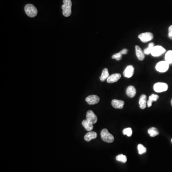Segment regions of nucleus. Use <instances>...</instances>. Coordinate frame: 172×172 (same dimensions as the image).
<instances>
[{
  "instance_id": "obj_1",
  "label": "nucleus",
  "mask_w": 172,
  "mask_h": 172,
  "mask_svg": "<svg viewBox=\"0 0 172 172\" xmlns=\"http://www.w3.org/2000/svg\"><path fill=\"white\" fill-rule=\"evenodd\" d=\"M64 4L62 6V14L65 17H69L71 14L72 1L71 0H63Z\"/></svg>"
},
{
  "instance_id": "obj_2",
  "label": "nucleus",
  "mask_w": 172,
  "mask_h": 172,
  "mask_svg": "<svg viewBox=\"0 0 172 172\" xmlns=\"http://www.w3.org/2000/svg\"><path fill=\"white\" fill-rule=\"evenodd\" d=\"M25 13L30 17H34L37 14V10L34 5L31 4H28L24 7Z\"/></svg>"
},
{
  "instance_id": "obj_3",
  "label": "nucleus",
  "mask_w": 172,
  "mask_h": 172,
  "mask_svg": "<svg viewBox=\"0 0 172 172\" xmlns=\"http://www.w3.org/2000/svg\"><path fill=\"white\" fill-rule=\"evenodd\" d=\"M101 139L104 142H107L108 143H112L114 142V138L113 136L108 132L107 129H103L101 130Z\"/></svg>"
},
{
  "instance_id": "obj_4",
  "label": "nucleus",
  "mask_w": 172,
  "mask_h": 172,
  "mask_svg": "<svg viewBox=\"0 0 172 172\" xmlns=\"http://www.w3.org/2000/svg\"><path fill=\"white\" fill-rule=\"evenodd\" d=\"M169 64L166 61L159 62L156 65V69L158 72L164 73L168 70Z\"/></svg>"
},
{
  "instance_id": "obj_5",
  "label": "nucleus",
  "mask_w": 172,
  "mask_h": 172,
  "mask_svg": "<svg viewBox=\"0 0 172 172\" xmlns=\"http://www.w3.org/2000/svg\"><path fill=\"white\" fill-rule=\"evenodd\" d=\"M168 86L165 83L158 82L156 83L153 86L154 91L158 93L163 92L168 90Z\"/></svg>"
},
{
  "instance_id": "obj_6",
  "label": "nucleus",
  "mask_w": 172,
  "mask_h": 172,
  "mask_svg": "<svg viewBox=\"0 0 172 172\" xmlns=\"http://www.w3.org/2000/svg\"><path fill=\"white\" fill-rule=\"evenodd\" d=\"M166 50L163 47L161 46H154L151 52V54L154 57H157L163 54Z\"/></svg>"
},
{
  "instance_id": "obj_7",
  "label": "nucleus",
  "mask_w": 172,
  "mask_h": 172,
  "mask_svg": "<svg viewBox=\"0 0 172 172\" xmlns=\"http://www.w3.org/2000/svg\"><path fill=\"white\" fill-rule=\"evenodd\" d=\"M138 37L142 42L146 43L152 40L153 38V34L150 32L142 33L139 35Z\"/></svg>"
},
{
  "instance_id": "obj_8",
  "label": "nucleus",
  "mask_w": 172,
  "mask_h": 172,
  "mask_svg": "<svg viewBox=\"0 0 172 172\" xmlns=\"http://www.w3.org/2000/svg\"><path fill=\"white\" fill-rule=\"evenodd\" d=\"M86 118H87L86 120L91 123L92 124H95L97 122V117L92 110H89L87 111L86 114Z\"/></svg>"
},
{
  "instance_id": "obj_9",
  "label": "nucleus",
  "mask_w": 172,
  "mask_h": 172,
  "mask_svg": "<svg viewBox=\"0 0 172 172\" xmlns=\"http://www.w3.org/2000/svg\"><path fill=\"white\" fill-rule=\"evenodd\" d=\"M100 100V99L99 97L95 95H90L87 97H86V101L90 105L97 104V103H99Z\"/></svg>"
},
{
  "instance_id": "obj_10",
  "label": "nucleus",
  "mask_w": 172,
  "mask_h": 172,
  "mask_svg": "<svg viewBox=\"0 0 172 172\" xmlns=\"http://www.w3.org/2000/svg\"><path fill=\"white\" fill-rule=\"evenodd\" d=\"M134 73V67L132 65H130L127 67L126 68L123 72L124 77L127 78L132 77Z\"/></svg>"
},
{
  "instance_id": "obj_11",
  "label": "nucleus",
  "mask_w": 172,
  "mask_h": 172,
  "mask_svg": "<svg viewBox=\"0 0 172 172\" xmlns=\"http://www.w3.org/2000/svg\"><path fill=\"white\" fill-rule=\"evenodd\" d=\"M121 77V75L119 73L113 74V75L109 76L107 80V82L109 83H113L118 81Z\"/></svg>"
},
{
  "instance_id": "obj_12",
  "label": "nucleus",
  "mask_w": 172,
  "mask_h": 172,
  "mask_svg": "<svg viewBox=\"0 0 172 172\" xmlns=\"http://www.w3.org/2000/svg\"><path fill=\"white\" fill-rule=\"evenodd\" d=\"M124 102L123 100H113L111 101V105L115 109H123L124 106Z\"/></svg>"
},
{
  "instance_id": "obj_13",
  "label": "nucleus",
  "mask_w": 172,
  "mask_h": 172,
  "mask_svg": "<svg viewBox=\"0 0 172 172\" xmlns=\"http://www.w3.org/2000/svg\"><path fill=\"white\" fill-rule=\"evenodd\" d=\"M135 51L136 55L138 59L140 60V61L143 60L145 58V56H144V52H143V51H142L140 47L138 46H136Z\"/></svg>"
},
{
  "instance_id": "obj_14",
  "label": "nucleus",
  "mask_w": 172,
  "mask_h": 172,
  "mask_svg": "<svg viewBox=\"0 0 172 172\" xmlns=\"http://www.w3.org/2000/svg\"><path fill=\"white\" fill-rule=\"evenodd\" d=\"M146 100H147L146 96L144 94L142 95L140 98L139 103L140 107L142 110H144L146 107L147 102Z\"/></svg>"
},
{
  "instance_id": "obj_15",
  "label": "nucleus",
  "mask_w": 172,
  "mask_h": 172,
  "mask_svg": "<svg viewBox=\"0 0 172 172\" xmlns=\"http://www.w3.org/2000/svg\"><path fill=\"white\" fill-rule=\"evenodd\" d=\"M136 94V90L134 86H130L126 90V94L130 97H134Z\"/></svg>"
},
{
  "instance_id": "obj_16",
  "label": "nucleus",
  "mask_w": 172,
  "mask_h": 172,
  "mask_svg": "<svg viewBox=\"0 0 172 172\" xmlns=\"http://www.w3.org/2000/svg\"><path fill=\"white\" fill-rule=\"evenodd\" d=\"M97 137V134L95 132H90L87 133L84 136V139L86 142H90L92 139H96Z\"/></svg>"
},
{
  "instance_id": "obj_17",
  "label": "nucleus",
  "mask_w": 172,
  "mask_h": 172,
  "mask_svg": "<svg viewBox=\"0 0 172 172\" xmlns=\"http://www.w3.org/2000/svg\"><path fill=\"white\" fill-rule=\"evenodd\" d=\"M82 124L83 126L87 131L90 132L93 129V124H92L91 123L89 122L87 120H83V122H82Z\"/></svg>"
},
{
  "instance_id": "obj_18",
  "label": "nucleus",
  "mask_w": 172,
  "mask_h": 172,
  "mask_svg": "<svg viewBox=\"0 0 172 172\" xmlns=\"http://www.w3.org/2000/svg\"><path fill=\"white\" fill-rule=\"evenodd\" d=\"M109 76H109L108 70L107 68H104V70H103L101 76L100 77V81H102V82H104L106 80H107Z\"/></svg>"
},
{
  "instance_id": "obj_19",
  "label": "nucleus",
  "mask_w": 172,
  "mask_h": 172,
  "mask_svg": "<svg viewBox=\"0 0 172 172\" xmlns=\"http://www.w3.org/2000/svg\"><path fill=\"white\" fill-rule=\"evenodd\" d=\"M148 133L149 134L150 136L152 137L156 136L158 135L159 133L158 131V130L156 128L154 127H152V128H150L148 130Z\"/></svg>"
},
{
  "instance_id": "obj_20",
  "label": "nucleus",
  "mask_w": 172,
  "mask_h": 172,
  "mask_svg": "<svg viewBox=\"0 0 172 172\" xmlns=\"http://www.w3.org/2000/svg\"><path fill=\"white\" fill-rule=\"evenodd\" d=\"M165 60L169 64H172V50L167 51L165 56Z\"/></svg>"
},
{
  "instance_id": "obj_21",
  "label": "nucleus",
  "mask_w": 172,
  "mask_h": 172,
  "mask_svg": "<svg viewBox=\"0 0 172 172\" xmlns=\"http://www.w3.org/2000/svg\"><path fill=\"white\" fill-rule=\"evenodd\" d=\"M154 47V44L153 43H150L149 44V46H148V47L144 50L143 52H144V54H151L152 50L153 49Z\"/></svg>"
},
{
  "instance_id": "obj_22",
  "label": "nucleus",
  "mask_w": 172,
  "mask_h": 172,
  "mask_svg": "<svg viewBox=\"0 0 172 172\" xmlns=\"http://www.w3.org/2000/svg\"><path fill=\"white\" fill-rule=\"evenodd\" d=\"M116 159L117 161L123 162L124 163L127 162V160L126 156L123 154H119L118 156H117Z\"/></svg>"
},
{
  "instance_id": "obj_23",
  "label": "nucleus",
  "mask_w": 172,
  "mask_h": 172,
  "mask_svg": "<svg viewBox=\"0 0 172 172\" xmlns=\"http://www.w3.org/2000/svg\"><path fill=\"white\" fill-rule=\"evenodd\" d=\"M123 133L124 135H126L127 136L130 137L133 134V130L132 128H127L123 130Z\"/></svg>"
},
{
  "instance_id": "obj_24",
  "label": "nucleus",
  "mask_w": 172,
  "mask_h": 172,
  "mask_svg": "<svg viewBox=\"0 0 172 172\" xmlns=\"http://www.w3.org/2000/svg\"><path fill=\"white\" fill-rule=\"evenodd\" d=\"M138 150L140 154H143L146 152V148L142 144H138Z\"/></svg>"
},
{
  "instance_id": "obj_25",
  "label": "nucleus",
  "mask_w": 172,
  "mask_h": 172,
  "mask_svg": "<svg viewBox=\"0 0 172 172\" xmlns=\"http://www.w3.org/2000/svg\"><path fill=\"white\" fill-rule=\"evenodd\" d=\"M122 58V54H120V52L117 53L115 54L112 56V58L113 59H115L117 60H120Z\"/></svg>"
},
{
  "instance_id": "obj_26",
  "label": "nucleus",
  "mask_w": 172,
  "mask_h": 172,
  "mask_svg": "<svg viewBox=\"0 0 172 172\" xmlns=\"http://www.w3.org/2000/svg\"><path fill=\"white\" fill-rule=\"evenodd\" d=\"M158 98H159V96L158 95L153 94L149 97V100H150L152 102H153V101H157Z\"/></svg>"
},
{
  "instance_id": "obj_27",
  "label": "nucleus",
  "mask_w": 172,
  "mask_h": 172,
  "mask_svg": "<svg viewBox=\"0 0 172 172\" xmlns=\"http://www.w3.org/2000/svg\"><path fill=\"white\" fill-rule=\"evenodd\" d=\"M168 37L170 39L172 40V25L169 27Z\"/></svg>"
},
{
  "instance_id": "obj_28",
  "label": "nucleus",
  "mask_w": 172,
  "mask_h": 172,
  "mask_svg": "<svg viewBox=\"0 0 172 172\" xmlns=\"http://www.w3.org/2000/svg\"><path fill=\"white\" fill-rule=\"evenodd\" d=\"M120 54L123 55V54H127V52H128V50L127 49H123L121 51H120Z\"/></svg>"
},
{
  "instance_id": "obj_29",
  "label": "nucleus",
  "mask_w": 172,
  "mask_h": 172,
  "mask_svg": "<svg viewBox=\"0 0 172 172\" xmlns=\"http://www.w3.org/2000/svg\"><path fill=\"white\" fill-rule=\"evenodd\" d=\"M152 103H153V102L150 101V100H148L147 102V105L148 106V107L149 108L152 106Z\"/></svg>"
},
{
  "instance_id": "obj_30",
  "label": "nucleus",
  "mask_w": 172,
  "mask_h": 172,
  "mask_svg": "<svg viewBox=\"0 0 172 172\" xmlns=\"http://www.w3.org/2000/svg\"><path fill=\"white\" fill-rule=\"evenodd\" d=\"M171 104H172V100H171Z\"/></svg>"
},
{
  "instance_id": "obj_31",
  "label": "nucleus",
  "mask_w": 172,
  "mask_h": 172,
  "mask_svg": "<svg viewBox=\"0 0 172 172\" xmlns=\"http://www.w3.org/2000/svg\"><path fill=\"white\" fill-rule=\"evenodd\" d=\"M171 142H172V140H171Z\"/></svg>"
}]
</instances>
